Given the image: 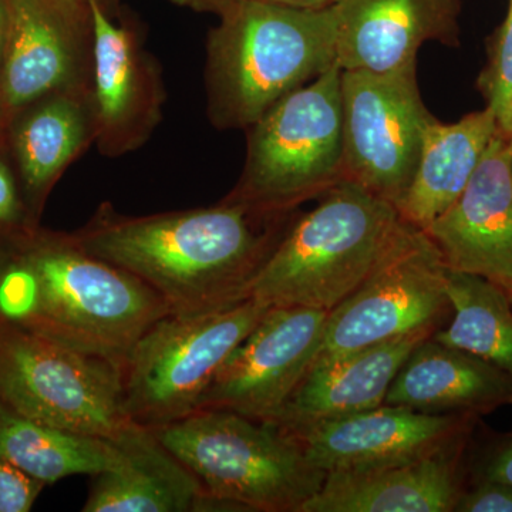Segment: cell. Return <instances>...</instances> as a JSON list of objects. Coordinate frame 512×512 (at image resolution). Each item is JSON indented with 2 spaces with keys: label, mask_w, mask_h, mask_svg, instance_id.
<instances>
[{
  "label": "cell",
  "mask_w": 512,
  "mask_h": 512,
  "mask_svg": "<svg viewBox=\"0 0 512 512\" xmlns=\"http://www.w3.org/2000/svg\"><path fill=\"white\" fill-rule=\"evenodd\" d=\"M296 214L221 200L133 217L104 202L72 234L87 252L150 286L171 315L192 316L247 301Z\"/></svg>",
  "instance_id": "obj_1"
},
{
  "label": "cell",
  "mask_w": 512,
  "mask_h": 512,
  "mask_svg": "<svg viewBox=\"0 0 512 512\" xmlns=\"http://www.w3.org/2000/svg\"><path fill=\"white\" fill-rule=\"evenodd\" d=\"M218 15L205 62L208 117L218 130H248L279 100L338 63L333 6L231 0Z\"/></svg>",
  "instance_id": "obj_2"
},
{
  "label": "cell",
  "mask_w": 512,
  "mask_h": 512,
  "mask_svg": "<svg viewBox=\"0 0 512 512\" xmlns=\"http://www.w3.org/2000/svg\"><path fill=\"white\" fill-rule=\"evenodd\" d=\"M296 214L252 284L249 298L330 312L375 274L412 225L392 202L342 180Z\"/></svg>",
  "instance_id": "obj_3"
},
{
  "label": "cell",
  "mask_w": 512,
  "mask_h": 512,
  "mask_svg": "<svg viewBox=\"0 0 512 512\" xmlns=\"http://www.w3.org/2000/svg\"><path fill=\"white\" fill-rule=\"evenodd\" d=\"M18 258L36 278L35 312L23 325L113 365L168 315L167 305L130 272L87 252L73 234L29 238Z\"/></svg>",
  "instance_id": "obj_4"
},
{
  "label": "cell",
  "mask_w": 512,
  "mask_h": 512,
  "mask_svg": "<svg viewBox=\"0 0 512 512\" xmlns=\"http://www.w3.org/2000/svg\"><path fill=\"white\" fill-rule=\"evenodd\" d=\"M200 480L212 511L302 512L326 474L272 423L225 410H197L151 429Z\"/></svg>",
  "instance_id": "obj_5"
},
{
  "label": "cell",
  "mask_w": 512,
  "mask_h": 512,
  "mask_svg": "<svg viewBox=\"0 0 512 512\" xmlns=\"http://www.w3.org/2000/svg\"><path fill=\"white\" fill-rule=\"evenodd\" d=\"M241 177L222 200L292 212L343 180L342 67L279 100L248 128Z\"/></svg>",
  "instance_id": "obj_6"
},
{
  "label": "cell",
  "mask_w": 512,
  "mask_h": 512,
  "mask_svg": "<svg viewBox=\"0 0 512 512\" xmlns=\"http://www.w3.org/2000/svg\"><path fill=\"white\" fill-rule=\"evenodd\" d=\"M268 309L249 298L224 311L168 313L157 320L121 366L128 419L157 429L194 413L220 367Z\"/></svg>",
  "instance_id": "obj_7"
},
{
  "label": "cell",
  "mask_w": 512,
  "mask_h": 512,
  "mask_svg": "<svg viewBox=\"0 0 512 512\" xmlns=\"http://www.w3.org/2000/svg\"><path fill=\"white\" fill-rule=\"evenodd\" d=\"M0 400L22 416L84 436L110 439L131 423L119 366L2 316Z\"/></svg>",
  "instance_id": "obj_8"
},
{
  "label": "cell",
  "mask_w": 512,
  "mask_h": 512,
  "mask_svg": "<svg viewBox=\"0 0 512 512\" xmlns=\"http://www.w3.org/2000/svg\"><path fill=\"white\" fill-rule=\"evenodd\" d=\"M446 274L439 249L410 228L375 274L329 312L311 367L390 340L431 338L451 313Z\"/></svg>",
  "instance_id": "obj_9"
},
{
  "label": "cell",
  "mask_w": 512,
  "mask_h": 512,
  "mask_svg": "<svg viewBox=\"0 0 512 512\" xmlns=\"http://www.w3.org/2000/svg\"><path fill=\"white\" fill-rule=\"evenodd\" d=\"M416 64L387 73L342 70L343 180L394 207L412 183L434 119L421 99Z\"/></svg>",
  "instance_id": "obj_10"
},
{
  "label": "cell",
  "mask_w": 512,
  "mask_h": 512,
  "mask_svg": "<svg viewBox=\"0 0 512 512\" xmlns=\"http://www.w3.org/2000/svg\"><path fill=\"white\" fill-rule=\"evenodd\" d=\"M328 315L303 306L269 308L220 367L197 410L274 423L318 355Z\"/></svg>",
  "instance_id": "obj_11"
},
{
  "label": "cell",
  "mask_w": 512,
  "mask_h": 512,
  "mask_svg": "<svg viewBox=\"0 0 512 512\" xmlns=\"http://www.w3.org/2000/svg\"><path fill=\"white\" fill-rule=\"evenodd\" d=\"M468 416L382 404L352 416L284 431L313 466L328 476L397 466L456 447L467 433Z\"/></svg>",
  "instance_id": "obj_12"
},
{
  "label": "cell",
  "mask_w": 512,
  "mask_h": 512,
  "mask_svg": "<svg viewBox=\"0 0 512 512\" xmlns=\"http://www.w3.org/2000/svg\"><path fill=\"white\" fill-rule=\"evenodd\" d=\"M89 13L94 144L103 156L120 157L146 144L160 123L163 79L137 33L111 18L103 0H89Z\"/></svg>",
  "instance_id": "obj_13"
},
{
  "label": "cell",
  "mask_w": 512,
  "mask_h": 512,
  "mask_svg": "<svg viewBox=\"0 0 512 512\" xmlns=\"http://www.w3.org/2000/svg\"><path fill=\"white\" fill-rule=\"evenodd\" d=\"M0 106L19 113L66 90L92 89V25L64 15L52 0H8Z\"/></svg>",
  "instance_id": "obj_14"
},
{
  "label": "cell",
  "mask_w": 512,
  "mask_h": 512,
  "mask_svg": "<svg viewBox=\"0 0 512 512\" xmlns=\"http://www.w3.org/2000/svg\"><path fill=\"white\" fill-rule=\"evenodd\" d=\"M424 234L451 271L512 284L511 138L498 130L473 177Z\"/></svg>",
  "instance_id": "obj_15"
},
{
  "label": "cell",
  "mask_w": 512,
  "mask_h": 512,
  "mask_svg": "<svg viewBox=\"0 0 512 512\" xmlns=\"http://www.w3.org/2000/svg\"><path fill=\"white\" fill-rule=\"evenodd\" d=\"M342 70L387 73L417 62L424 43H458V0H333Z\"/></svg>",
  "instance_id": "obj_16"
},
{
  "label": "cell",
  "mask_w": 512,
  "mask_h": 512,
  "mask_svg": "<svg viewBox=\"0 0 512 512\" xmlns=\"http://www.w3.org/2000/svg\"><path fill=\"white\" fill-rule=\"evenodd\" d=\"M110 439L120 448L119 466L93 476L83 512L212 511L200 480L153 430L131 421Z\"/></svg>",
  "instance_id": "obj_17"
},
{
  "label": "cell",
  "mask_w": 512,
  "mask_h": 512,
  "mask_svg": "<svg viewBox=\"0 0 512 512\" xmlns=\"http://www.w3.org/2000/svg\"><path fill=\"white\" fill-rule=\"evenodd\" d=\"M426 339L390 340L312 366L272 424L298 430L382 406L407 357Z\"/></svg>",
  "instance_id": "obj_18"
},
{
  "label": "cell",
  "mask_w": 512,
  "mask_h": 512,
  "mask_svg": "<svg viewBox=\"0 0 512 512\" xmlns=\"http://www.w3.org/2000/svg\"><path fill=\"white\" fill-rule=\"evenodd\" d=\"M460 444L397 466L328 474L302 512H451L461 491Z\"/></svg>",
  "instance_id": "obj_19"
},
{
  "label": "cell",
  "mask_w": 512,
  "mask_h": 512,
  "mask_svg": "<svg viewBox=\"0 0 512 512\" xmlns=\"http://www.w3.org/2000/svg\"><path fill=\"white\" fill-rule=\"evenodd\" d=\"M384 404L434 414L493 412L512 404V375L429 338L407 357Z\"/></svg>",
  "instance_id": "obj_20"
},
{
  "label": "cell",
  "mask_w": 512,
  "mask_h": 512,
  "mask_svg": "<svg viewBox=\"0 0 512 512\" xmlns=\"http://www.w3.org/2000/svg\"><path fill=\"white\" fill-rule=\"evenodd\" d=\"M498 130L488 106L456 123L434 117L424 131L412 183L396 205L400 217L420 231L429 227L460 197Z\"/></svg>",
  "instance_id": "obj_21"
},
{
  "label": "cell",
  "mask_w": 512,
  "mask_h": 512,
  "mask_svg": "<svg viewBox=\"0 0 512 512\" xmlns=\"http://www.w3.org/2000/svg\"><path fill=\"white\" fill-rule=\"evenodd\" d=\"M23 110L13 147L23 185L32 198L42 200L96 140L92 89L50 94Z\"/></svg>",
  "instance_id": "obj_22"
},
{
  "label": "cell",
  "mask_w": 512,
  "mask_h": 512,
  "mask_svg": "<svg viewBox=\"0 0 512 512\" xmlns=\"http://www.w3.org/2000/svg\"><path fill=\"white\" fill-rule=\"evenodd\" d=\"M0 458L47 485L119 466L121 451L111 439L46 426L0 400Z\"/></svg>",
  "instance_id": "obj_23"
},
{
  "label": "cell",
  "mask_w": 512,
  "mask_h": 512,
  "mask_svg": "<svg viewBox=\"0 0 512 512\" xmlns=\"http://www.w3.org/2000/svg\"><path fill=\"white\" fill-rule=\"evenodd\" d=\"M446 292L453 320L431 338L512 375V309L504 289L483 276L447 268Z\"/></svg>",
  "instance_id": "obj_24"
},
{
  "label": "cell",
  "mask_w": 512,
  "mask_h": 512,
  "mask_svg": "<svg viewBox=\"0 0 512 512\" xmlns=\"http://www.w3.org/2000/svg\"><path fill=\"white\" fill-rule=\"evenodd\" d=\"M480 86L488 107L497 117L498 127L505 136L512 137V0Z\"/></svg>",
  "instance_id": "obj_25"
},
{
  "label": "cell",
  "mask_w": 512,
  "mask_h": 512,
  "mask_svg": "<svg viewBox=\"0 0 512 512\" xmlns=\"http://www.w3.org/2000/svg\"><path fill=\"white\" fill-rule=\"evenodd\" d=\"M15 464L0 458V512H28L45 488Z\"/></svg>",
  "instance_id": "obj_26"
},
{
  "label": "cell",
  "mask_w": 512,
  "mask_h": 512,
  "mask_svg": "<svg viewBox=\"0 0 512 512\" xmlns=\"http://www.w3.org/2000/svg\"><path fill=\"white\" fill-rule=\"evenodd\" d=\"M457 512H512V485L484 480L458 498Z\"/></svg>",
  "instance_id": "obj_27"
},
{
  "label": "cell",
  "mask_w": 512,
  "mask_h": 512,
  "mask_svg": "<svg viewBox=\"0 0 512 512\" xmlns=\"http://www.w3.org/2000/svg\"><path fill=\"white\" fill-rule=\"evenodd\" d=\"M25 208L8 165L0 160V231L13 232L25 224Z\"/></svg>",
  "instance_id": "obj_28"
},
{
  "label": "cell",
  "mask_w": 512,
  "mask_h": 512,
  "mask_svg": "<svg viewBox=\"0 0 512 512\" xmlns=\"http://www.w3.org/2000/svg\"><path fill=\"white\" fill-rule=\"evenodd\" d=\"M483 477L484 480L512 485V440L491 457Z\"/></svg>",
  "instance_id": "obj_29"
},
{
  "label": "cell",
  "mask_w": 512,
  "mask_h": 512,
  "mask_svg": "<svg viewBox=\"0 0 512 512\" xmlns=\"http://www.w3.org/2000/svg\"><path fill=\"white\" fill-rule=\"evenodd\" d=\"M74 22L90 25L89 0H52Z\"/></svg>",
  "instance_id": "obj_30"
},
{
  "label": "cell",
  "mask_w": 512,
  "mask_h": 512,
  "mask_svg": "<svg viewBox=\"0 0 512 512\" xmlns=\"http://www.w3.org/2000/svg\"><path fill=\"white\" fill-rule=\"evenodd\" d=\"M173 2L195 10L220 13L231 0H173Z\"/></svg>",
  "instance_id": "obj_31"
},
{
  "label": "cell",
  "mask_w": 512,
  "mask_h": 512,
  "mask_svg": "<svg viewBox=\"0 0 512 512\" xmlns=\"http://www.w3.org/2000/svg\"><path fill=\"white\" fill-rule=\"evenodd\" d=\"M279 5L292 6L301 9H325L333 5V0H266Z\"/></svg>",
  "instance_id": "obj_32"
},
{
  "label": "cell",
  "mask_w": 512,
  "mask_h": 512,
  "mask_svg": "<svg viewBox=\"0 0 512 512\" xmlns=\"http://www.w3.org/2000/svg\"><path fill=\"white\" fill-rule=\"evenodd\" d=\"M8 20V0H0V69H2L3 55H5Z\"/></svg>",
  "instance_id": "obj_33"
},
{
  "label": "cell",
  "mask_w": 512,
  "mask_h": 512,
  "mask_svg": "<svg viewBox=\"0 0 512 512\" xmlns=\"http://www.w3.org/2000/svg\"><path fill=\"white\" fill-rule=\"evenodd\" d=\"M10 256L12 255H3L0 254V278H2L3 272H5V269L8 268L9 262H10Z\"/></svg>",
  "instance_id": "obj_34"
},
{
  "label": "cell",
  "mask_w": 512,
  "mask_h": 512,
  "mask_svg": "<svg viewBox=\"0 0 512 512\" xmlns=\"http://www.w3.org/2000/svg\"><path fill=\"white\" fill-rule=\"evenodd\" d=\"M501 288L507 293L508 299H510L512 305V284L501 286Z\"/></svg>",
  "instance_id": "obj_35"
},
{
  "label": "cell",
  "mask_w": 512,
  "mask_h": 512,
  "mask_svg": "<svg viewBox=\"0 0 512 512\" xmlns=\"http://www.w3.org/2000/svg\"><path fill=\"white\" fill-rule=\"evenodd\" d=\"M511 138V158H512V137Z\"/></svg>",
  "instance_id": "obj_36"
},
{
  "label": "cell",
  "mask_w": 512,
  "mask_h": 512,
  "mask_svg": "<svg viewBox=\"0 0 512 512\" xmlns=\"http://www.w3.org/2000/svg\"><path fill=\"white\" fill-rule=\"evenodd\" d=\"M0 110H2V106H0Z\"/></svg>",
  "instance_id": "obj_37"
}]
</instances>
